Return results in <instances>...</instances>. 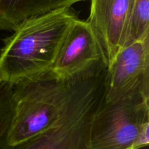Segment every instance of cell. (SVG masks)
Here are the masks:
<instances>
[{
	"mask_svg": "<svg viewBox=\"0 0 149 149\" xmlns=\"http://www.w3.org/2000/svg\"><path fill=\"white\" fill-rule=\"evenodd\" d=\"M77 18L70 7L22 21L4 41L0 80L13 85L49 71L67 32Z\"/></svg>",
	"mask_w": 149,
	"mask_h": 149,
	"instance_id": "1",
	"label": "cell"
},
{
	"mask_svg": "<svg viewBox=\"0 0 149 149\" xmlns=\"http://www.w3.org/2000/svg\"><path fill=\"white\" fill-rule=\"evenodd\" d=\"M106 70V64L101 63L75 77L54 125L10 149H87L91 120L103 97Z\"/></svg>",
	"mask_w": 149,
	"mask_h": 149,
	"instance_id": "2",
	"label": "cell"
},
{
	"mask_svg": "<svg viewBox=\"0 0 149 149\" xmlns=\"http://www.w3.org/2000/svg\"><path fill=\"white\" fill-rule=\"evenodd\" d=\"M74 79L61 80L49 70L11 85L13 115L7 135L10 146L54 125L68 100Z\"/></svg>",
	"mask_w": 149,
	"mask_h": 149,
	"instance_id": "3",
	"label": "cell"
},
{
	"mask_svg": "<svg viewBox=\"0 0 149 149\" xmlns=\"http://www.w3.org/2000/svg\"><path fill=\"white\" fill-rule=\"evenodd\" d=\"M149 124V93L112 102L102 99L90 123L87 149H138V137Z\"/></svg>",
	"mask_w": 149,
	"mask_h": 149,
	"instance_id": "4",
	"label": "cell"
},
{
	"mask_svg": "<svg viewBox=\"0 0 149 149\" xmlns=\"http://www.w3.org/2000/svg\"><path fill=\"white\" fill-rule=\"evenodd\" d=\"M149 93V38L126 45L107 67L103 100Z\"/></svg>",
	"mask_w": 149,
	"mask_h": 149,
	"instance_id": "5",
	"label": "cell"
},
{
	"mask_svg": "<svg viewBox=\"0 0 149 149\" xmlns=\"http://www.w3.org/2000/svg\"><path fill=\"white\" fill-rule=\"evenodd\" d=\"M106 56L95 32L78 18L70 26L49 70L58 78L70 80L101 63Z\"/></svg>",
	"mask_w": 149,
	"mask_h": 149,
	"instance_id": "6",
	"label": "cell"
},
{
	"mask_svg": "<svg viewBox=\"0 0 149 149\" xmlns=\"http://www.w3.org/2000/svg\"><path fill=\"white\" fill-rule=\"evenodd\" d=\"M90 1L87 21L98 38L108 67L125 45L130 0Z\"/></svg>",
	"mask_w": 149,
	"mask_h": 149,
	"instance_id": "7",
	"label": "cell"
},
{
	"mask_svg": "<svg viewBox=\"0 0 149 149\" xmlns=\"http://www.w3.org/2000/svg\"><path fill=\"white\" fill-rule=\"evenodd\" d=\"M85 0H0V29L13 31L29 18Z\"/></svg>",
	"mask_w": 149,
	"mask_h": 149,
	"instance_id": "8",
	"label": "cell"
},
{
	"mask_svg": "<svg viewBox=\"0 0 149 149\" xmlns=\"http://www.w3.org/2000/svg\"><path fill=\"white\" fill-rule=\"evenodd\" d=\"M149 38V0H130L125 45Z\"/></svg>",
	"mask_w": 149,
	"mask_h": 149,
	"instance_id": "9",
	"label": "cell"
},
{
	"mask_svg": "<svg viewBox=\"0 0 149 149\" xmlns=\"http://www.w3.org/2000/svg\"><path fill=\"white\" fill-rule=\"evenodd\" d=\"M13 115L12 86L7 83H0V149H10L7 141L9 129Z\"/></svg>",
	"mask_w": 149,
	"mask_h": 149,
	"instance_id": "10",
	"label": "cell"
},
{
	"mask_svg": "<svg viewBox=\"0 0 149 149\" xmlns=\"http://www.w3.org/2000/svg\"><path fill=\"white\" fill-rule=\"evenodd\" d=\"M1 80H0V83H1Z\"/></svg>",
	"mask_w": 149,
	"mask_h": 149,
	"instance_id": "11",
	"label": "cell"
}]
</instances>
